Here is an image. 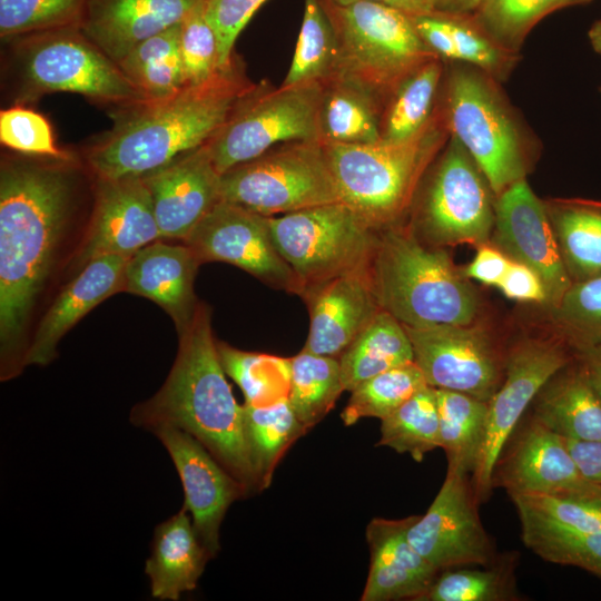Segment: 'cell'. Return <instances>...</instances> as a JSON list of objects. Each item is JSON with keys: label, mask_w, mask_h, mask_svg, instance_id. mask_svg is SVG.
Instances as JSON below:
<instances>
[{"label": "cell", "mask_w": 601, "mask_h": 601, "mask_svg": "<svg viewBox=\"0 0 601 601\" xmlns=\"http://www.w3.org/2000/svg\"><path fill=\"white\" fill-rule=\"evenodd\" d=\"M449 138L437 105L430 125L413 139L324 142L339 200L376 230L400 224Z\"/></svg>", "instance_id": "6"}, {"label": "cell", "mask_w": 601, "mask_h": 601, "mask_svg": "<svg viewBox=\"0 0 601 601\" xmlns=\"http://www.w3.org/2000/svg\"><path fill=\"white\" fill-rule=\"evenodd\" d=\"M511 259L495 246L484 244L477 247L473 260L464 269V276L484 285L497 286L509 269Z\"/></svg>", "instance_id": "52"}, {"label": "cell", "mask_w": 601, "mask_h": 601, "mask_svg": "<svg viewBox=\"0 0 601 601\" xmlns=\"http://www.w3.org/2000/svg\"><path fill=\"white\" fill-rule=\"evenodd\" d=\"M253 89L231 63L167 98L119 107L87 164L98 178L146 177L206 145Z\"/></svg>", "instance_id": "2"}, {"label": "cell", "mask_w": 601, "mask_h": 601, "mask_svg": "<svg viewBox=\"0 0 601 601\" xmlns=\"http://www.w3.org/2000/svg\"><path fill=\"white\" fill-rule=\"evenodd\" d=\"M344 391L338 357L304 349L290 357L288 403L307 431L328 414Z\"/></svg>", "instance_id": "37"}, {"label": "cell", "mask_w": 601, "mask_h": 601, "mask_svg": "<svg viewBox=\"0 0 601 601\" xmlns=\"http://www.w3.org/2000/svg\"><path fill=\"white\" fill-rule=\"evenodd\" d=\"M600 92H601V88H600Z\"/></svg>", "instance_id": "59"}, {"label": "cell", "mask_w": 601, "mask_h": 601, "mask_svg": "<svg viewBox=\"0 0 601 601\" xmlns=\"http://www.w3.org/2000/svg\"><path fill=\"white\" fill-rule=\"evenodd\" d=\"M411 18L422 40L444 62L473 66L501 82L520 60L519 52L500 45L472 13L430 11Z\"/></svg>", "instance_id": "27"}, {"label": "cell", "mask_w": 601, "mask_h": 601, "mask_svg": "<svg viewBox=\"0 0 601 601\" xmlns=\"http://www.w3.org/2000/svg\"><path fill=\"white\" fill-rule=\"evenodd\" d=\"M515 598L513 566L505 561L486 570H443L416 601H506Z\"/></svg>", "instance_id": "45"}, {"label": "cell", "mask_w": 601, "mask_h": 601, "mask_svg": "<svg viewBox=\"0 0 601 601\" xmlns=\"http://www.w3.org/2000/svg\"><path fill=\"white\" fill-rule=\"evenodd\" d=\"M563 439L582 475L601 487V441Z\"/></svg>", "instance_id": "53"}, {"label": "cell", "mask_w": 601, "mask_h": 601, "mask_svg": "<svg viewBox=\"0 0 601 601\" xmlns=\"http://www.w3.org/2000/svg\"><path fill=\"white\" fill-rule=\"evenodd\" d=\"M436 390L440 447L447 471L473 474L482 451L487 420V402L449 390Z\"/></svg>", "instance_id": "34"}, {"label": "cell", "mask_w": 601, "mask_h": 601, "mask_svg": "<svg viewBox=\"0 0 601 601\" xmlns=\"http://www.w3.org/2000/svg\"><path fill=\"white\" fill-rule=\"evenodd\" d=\"M591 0H483L475 20L504 48L519 52L532 28L545 16Z\"/></svg>", "instance_id": "43"}, {"label": "cell", "mask_w": 601, "mask_h": 601, "mask_svg": "<svg viewBox=\"0 0 601 601\" xmlns=\"http://www.w3.org/2000/svg\"><path fill=\"white\" fill-rule=\"evenodd\" d=\"M332 1L339 6H347L354 2H358V1H377V2H384L391 6L397 7L403 10L401 0H332Z\"/></svg>", "instance_id": "58"}, {"label": "cell", "mask_w": 601, "mask_h": 601, "mask_svg": "<svg viewBox=\"0 0 601 601\" xmlns=\"http://www.w3.org/2000/svg\"><path fill=\"white\" fill-rule=\"evenodd\" d=\"M338 37L326 0H305L294 56L282 87L324 83L336 70Z\"/></svg>", "instance_id": "36"}, {"label": "cell", "mask_w": 601, "mask_h": 601, "mask_svg": "<svg viewBox=\"0 0 601 601\" xmlns=\"http://www.w3.org/2000/svg\"><path fill=\"white\" fill-rule=\"evenodd\" d=\"M574 358L559 337L528 338L505 354L503 380L487 402L485 437L471 480L479 504L490 497L494 466L524 412L545 383Z\"/></svg>", "instance_id": "13"}, {"label": "cell", "mask_w": 601, "mask_h": 601, "mask_svg": "<svg viewBox=\"0 0 601 601\" xmlns=\"http://www.w3.org/2000/svg\"><path fill=\"white\" fill-rule=\"evenodd\" d=\"M159 239L161 235L144 177H96L90 220L68 262V274L73 277L96 257H129Z\"/></svg>", "instance_id": "18"}, {"label": "cell", "mask_w": 601, "mask_h": 601, "mask_svg": "<svg viewBox=\"0 0 601 601\" xmlns=\"http://www.w3.org/2000/svg\"><path fill=\"white\" fill-rule=\"evenodd\" d=\"M267 0H206L205 16L218 39L220 69L231 63L235 42L255 12Z\"/></svg>", "instance_id": "50"}, {"label": "cell", "mask_w": 601, "mask_h": 601, "mask_svg": "<svg viewBox=\"0 0 601 601\" xmlns=\"http://www.w3.org/2000/svg\"><path fill=\"white\" fill-rule=\"evenodd\" d=\"M0 141L23 155L71 160L68 152L57 147L48 120L23 106L0 111Z\"/></svg>", "instance_id": "49"}, {"label": "cell", "mask_w": 601, "mask_h": 601, "mask_svg": "<svg viewBox=\"0 0 601 601\" xmlns=\"http://www.w3.org/2000/svg\"><path fill=\"white\" fill-rule=\"evenodd\" d=\"M511 499L519 516L569 532L601 531L600 502L545 495H518Z\"/></svg>", "instance_id": "47"}, {"label": "cell", "mask_w": 601, "mask_h": 601, "mask_svg": "<svg viewBox=\"0 0 601 601\" xmlns=\"http://www.w3.org/2000/svg\"><path fill=\"white\" fill-rule=\"evenodd\" d=\"M552 321L575 358L601 355V275L572 283L552 307Z\"/></svg>", "instance_id": "40"}, {"label": "cell", "mask_w": 601, "mask_h": 601, "mask_svg": "<svg viewBox=\"0 0 601 601\" xmlns=\"http://www.w3.org/2000/svg\"><path fill=\"white\" fill-rule=\"evenodd\" d=\"M403 10L411 13H425L433 11L431 0H401Z\"/></svg>", "instance_id": "56"}, {"label": "cell", "mask_w": 601, "mask_h": 601, "mask_svg": "<svg viewBox=\"0 0 601 601\" xmlns=\"http://www.w3.org/2000/svg\"><path fill=\"white\" fill-rule=\"evenodd\" d=\"M179 33L180 23L142 41L118 62L150 100L167 98L186 87Z\"/></svg>", "instance_id": "38"}, {"label": "cell", "mask_w": 601, "mask_h": 601, "mask_svg": "<svg viewBox=\"0 0 601 601\" xmlns=\"http://www.w3.org/2000/svg\"><path fill=\"white\" fill-rule=\"evenodd\" d=\"M326 2L338 37L333 77L356 81L380 97H388L407 75L439 58L417 33L411 14L397 7L377 1L347 6Z\"/></svg>", "instance_id": "7"}, {"label": "cell", "mask_w": 601, "mask_h": 601, "mask_svg": "<svg viewBox=\"0 0 601 601\" xmlns=\"http://www.w3.org/2000/svg\"><path fill=\"white\" fill-rule=\"evenodd\" d=\"M245 435L257 491L267 489L287 450L307 430L296 417L288 398L265 406L243 404Z\"/></svg>", "instance_id": "35"}, {"label": "cell", "mask_w": 601, "mask_h": 601, "mask_svg": "<svg viewBox=\"0 0 601 601\" xmlns=\"http://www.w3.org/2000/svg\"><path fill=\"white\" fill-rule=\"evenodd\" d=\"M583 362L590 381L601 398V355L578 358Z\"/></svg>", "instance_id": "55"}, {"label": "cell", "mask_w": 601, "mask_h": 601, "mask_svg": "<svg viewBox=\"0 0 601 601\" xmlns=\"http://www.w3.org/2000/svg\"><path fill=\"white\" fill-rule=\"evenodd\" d=\"M16 66L23 98L72 92L127 107L150 100L79 26L24 36Z\"/></svg>", "instance_id": "9"}, {"label": "cell", "mask_w": 601, "mask_h": 601, "mask_svg": "<svg viewBox=\"0 0 601 601\" xmlns=\"http://www.w3.org/2000/svg\"><path fill=\"white\" fill-rule=\"evenodd\" d=\"M496 287L513 300L548 303V293L541 277L529 266L512 259Z\"/></svg>", "instance_id": "51"}, {"label": "cell", "mask_w": 601, "mask_h": 601, "mask_svg": "<svg viewBox=\"0 0 601 601\" xmlns=\"http://www.w3.org/2000/svg\"><path fill=\"white\" fill-rule=\"evenodd\" d=\"M345 391L391 368L414 362L405 327L381 311L338 357Z\"/></svg>", "instance_id": "33"}, {"label": "cell", "mask_w": 601, "mask_h": 601, "mask_svg": "<svg viewBox=\"0 0 601 601\" xmlns=\"http://www.w3.org/2000/svg\"><path fill=\"white\" fill-rule=\"evenodd\" d=\"M184 243L201 264L225 262L270 287L302 294L298 278L276 247L267 216L220 199Z\"/></svg>", "instance_id": "14"}, {"label": "cell", "mask_w": 601, "mask_h": 601, "mask_svg": "<svg viewBox=\"0 0 601 601\" xmlns=\"http://www.w3.org/2000/svg\"><path fill=\"white\" fill-rule=\"evenodd\" d=\"M533 402V417L560 436L601 441V398L582 361L554 374Z\"/></svg>", "instance_id": "29"}, {"label": "cell", "mask_w": 601, "mask_h": 601, "mask_svg": "<svg viewBox=\"0 0 601 601\" xmlns=\"http://www.w3.org/2000/svg\"><path fill=\"white\" fill-rule=\"evenodd\" d=\"M276 247L302 294L342 275L368 269L378 230L342 201L269 217Z\"/></svg>", "instance_id": "10"}, {"label": "cell", "mask_w": 601, "mask_h": 601, "mask_svg": "<svg viewBox=\"0 0 601 601\" xmlns=\"http://www.w3.org/2000/svg\"><path fill=\"white\" fill-rule=\"evenodd\" d=\"M179 50L186 86L204 83L223 70L218 39L206 19L205 3L180 23Z\"/></svg>", "instance_id": "48"}, {"label": "cell", "mask_w": 601, "mask_h": 601, "mask_svg": "<svg viewBox=\"0 0 601 601\" xmlns=\"http://www.w3.org/2000/svg\"><path fill=\"white\" fill-rule=\"evenodd\" d=\"M220 199L267 217L341 201L323 140L283 144L225 171Z\"/></svg>", "instance_id": "11"}, {"label": "cell", "mask_w": 601, "mask_h": 601, "mask_svg": "<svg viewBox=\"0 0 601 601\" xmlns=\"http://www.w3.org/2000/svg\"><path fill=\"white\" fill-rule=\"evenodd\" d=\"M496 197L476 162L454 138L440 151L414 197L410 229L432 247L489 244Z\"/></svg>", "instance_id": "8"}, {"label": "cell", "mask_w": 601, "mask_h": 601, "mask_svg": "<svg viewBox=\"0 0 601 601\" xmlns=\"http://www.w3.org/2000/svg\"><path fill=\"white\" fill-rule=\"evenodd\" d=\"M377 445L407 453L416 462L440 447L436 390L426 385L381 420Z\"/></svg>", "instance_id": "39"}, {"label": "cell", "mask_w": 601, "mask_h": 601, "mask_svg": "<svg viewBox=\"0 0 601 601\" xmlns=\"http://www.w3.org/2000/svg\"><path fill=\"white\" fill-rule=\"evenodd\" d=\"M323 87L313 82L265 92L254 88L206 144L217 171L221 175L283 144L322 140Z\"/></svg>", "instance_id": "12"}, {"label": "cell", "mask_w": 601, "mask_h": 601, "mask_svg": "<svg viewBox=\"0 0 601 601\" xmlns=\"http://www.w3.org/2000/svg\"><path fill=\"white\" fill-rule=\"evenodd\" d=\"M483 0H431L433 11L447 13H465L475 12Z\"/></svg>", "instance_id": "54"}, {"label": "cell", "mask_w": 601, "mask_h": 601, "mask_svg": "<svg viewBox=\"0 0 601 601\" xmlns=\"http://www.w3.org/2000/svg\"><path fill=\"white\" fill-rule=\"evenodd\" d=\"M414 518H374L368 523L370 570L362 601H416L440 573L407 539Z\"/></svg>", "instance_id": "25"}, {"label": "cell", "mask_w": 601, "mask_h": 601, "mask_svg": "<svg viewBox=\"0 0 601 601\" xmlns=\"http://www.w3.org/2000/svg\"><path fill=\"white\" fill-rule=\"evenodd\" d=\"M200 265L185 243L152 242L128 257L122 292L158 304L169 314L179 335L191 325L200 303L194 292Z\"/></svg>", "instance_id": "23"}, {"label": "cell", "mask_w": 601, "mask_h": 601, "mask_svg": "<svg viewBox=\"0 0 601 601\" xmlns=\"http://www.w3.org/2000/svg\"><path fill=\"white\" fill-rule=\"evenodd\" d=\"M492 245L541 277L552 307L572 285L544 200L533 193L526 179L496 197Z\"/></svg>", "instance_id": "19"}, {"label": "cell", "mask_w": 601, "mask_h": 601, "mask_svg": "<svg viewBox=\"0 0 601 601\" xmlns=\"http://www.w3.org/2000/svg\"><path fill=\"white\" fill-rule=\"evenodd\" d=\"M127 259L119 255L96 257L70 278L39 322L24 366L51 363L63 335L98 304L122 292Z\"/></svg>", "instance_id": "26"}, {"label": "cell", "mask_w": 601, "mask_h": 601, "mask_svg": "<svg viewBox=\"0 0 601 601\" xmlns=\"http://www.w3.org/2000/svg\"><path fill=\"white\" fill-rule=\"evenodd\" d=\"M404 327L427 385L490 401L503 380L505 356L484 329L472 324Z\"/></svg>", "instance_id": "15"}, {"label": "cell", "mask_w": 601, "mask_h": 601, "mask_svg": "<svg viewBox=\"0 0 601 601\" xmlns=\"http://www.w3.org/2000/svg\"><path fill=\"white\" fill-rule=\"evenodd\" d=\"M167 450L180 477L185 508L194 529L215 558L220 551L219 531L233 502L246 497L245 486L236 480L191 434L173 426L152 431Z\"/></svg>", "instance_id": "20"}, {"label": "cell", "mask_w": 601, "mask_h": 601, "mask_svg": "<svg viewBox=\"0 0 601 601\" xmlns=\"http://www.w3.org/2000/svg\"><path fill=\"white\" fill-rule=\"evenodd\" d=\"M588 38L592 49L601 55V19L591 26Z\"/></svg>", "instance_id": "57"}, {"label": "cell", "mask_w": 601, "mask_h": 601, "mask_svg": "<svg viewBox=\"0 0 601 601\" xmlns=\"http://www.w3.org/2000/svg\"><path fill=\"white\" fill-rule=\"evenodd\" d=\"M466 477L447 471L426 513L415 515L407 530L412 545L440 572L467 564L489 565L494 558Z\"/></svg>", "instance_id": "17"}, {"label": "cell", "mask_w": 601, "mask_h": 601, "mask_svg": "<svg viewBox=\"0 0 601 601\" xmlns=\"http://www.w3.org/2000/svg\"><path fill=\"white\" fill-rule=\"evenodd\" d=\"M206 0H88L79 28L115 62L179 23Z\"/></svg>", "instance_id": "24"}, {"label": "cell", "mask_w": 601, "mask_h": 601, "mask_svg": "<svg viewBox=\"0 0 601 601\" xmlns=\"http://www.w3.org/2000/svg\"><path fill=\"white\" fill-rule=\"evenodd\" d=\"M444 63L441 58H434L407 75L393 89L382 112V140L406 141L430 125L440 100Z\"/></svg>", "instance_id": "32"}, {"label": "cell", "mask_w": 601, "mask_h": 601, "mask_svg": "<svg viewBox=\"0 0 601 601\" xmlns=\"http://www.w3.org/2000/svg\"><path fill=\"white\" fill-rule=\"evenodd\" d=\"M70 160L6 158L0 169L1 380L24 367L27 328L66 243L76 207Z\"/></svg>", "instance_id": "1"}, {"label": "cell", "mask_w": 601, "mask_h": 601, "mask_svg": "<svg viewBox=\"0 0 601 601\" xmlns=\"http://www.w3.org/2000/svg\"><path fill=\"white\" fill-rule=\"evenodd\" d=\"M187 512L181 508L155 528L151 554L145 566L155 599L176 601L183 592L193 591L213 559Z\"/></svg>", "instance_id": "28"}, {"label": "cell", "mask_w": 601, "mask_h": 601, "mask_svg": "<svg viewBox=\"0 0 601 601\" xmlns=\"http://www.w3.org/2000/svg\"><path fill=\"white\" fill-rule=\"evenodd\" d=\"M447 63L439 100L444 125L476 162L497 197L525 179L538 148L536 139L497 80L470 65Z\"/></svg>", "instance_id": "5"}, {"label": "cell", "mask_w": 601, "mask_h": 601, "mask_svg": "<svg viewBox=\"0 0 601 601\" xmlns=\"http://www.w3.org/2000/svg\"><path fill=\"white\" fill-rule=\"evenodd\" d=\"M221 366L240 387L245 404L265 406L288 398L290 358L245 352L217 342Z\"/></svg>", "instance_id": "41"}, {"label": "cell", "mask_w": 601, "mask_h": 601, "mask_svg": "<svg viewBox=\"0 0 601 601\" xmlns=\"http://www.w3.org/2000/svg\"><path fill=\"white\" fill-rule=\"evenodd\" d=\"M88 0H0L2 39L79 26Z\"/></svg>", "instance_id": "46"}, {"label": "cell", "mask_w": 601, "mask_h": 601, "mask_svg": "<svg viewBox=\"0 0 601 601\" xmlns=\"http://www.w3.org/2000/svg\"><path fill=\"white\" fill-rule=\"evenodd\" d=\"M129 420L154 431L173 426L194 435L247 490L257 492L245 435L243 405L235 400L211 331L210 309L199 303L179 334L174 365L159 391L132 407Z\"/></svg>", "instance_id": "3"}, {"label": "cell", "mask_w": 601, "mask_h": 601, "mask_svg": "<svg viewBox=\"0 0 601 601\" xmlns=\"http://www.w3.org/2000/svg\"><path fill=\"white\" fill-rule=\"evenodd\" d=\"M558 247L572 283L601 275V200H544Z\"/></svg>", "instance_id": "30"}, {"label": "cell", "mask_w": 601, "mask_h": 601, "mask_svg": "<svg viewBox=\"0 0 601 601\" xmlns=\"http://www.w3.org/2000/svg\"><path fill=\"white\" fill-rule=\"evenodd\" d=\"M519 518L524 544L540 558L584 569L601 579V531L569 532Z\"/></svg>", "instance_id": "44"}, {"label": "cell", "mask_w": 601, "mask_h": 601, "mask_svg": "<svg viewBox=\"0 0 601 601\" xmlns=\"http://www.w3.org/2000/svg\"><path fill=\"white\" fill-rule=\"evenodd\" d=\"M161 239L185 240L220 200V174L207 145L144 177Z\"/></svg>", "instance_id": "21"}, {"label": "cell", "mask_w": 601, "mask_h": 601, "mask_svg": "<svg viewBox=\"0 0 601 601\" xmlns=\"http://www.w3.org/2000/svg\"><path fill=\"white\" fill-rule=\"evenodd\" d=\"M492 486L503 487L511 497L545 495L601 503V487L582 475L564 439L533 416L504 446Z\"/></svg>", "instance_id": "16"}, {"label": "cell", "mask_w": 601, "mask_h": 601, "mask_svg": "<svg viewBox=\"0 0 601 601\" xmlns=\"http://www.w3.org/2000/svg\"><path fill=\"white\" fill-rule=\"evenodd\" d=\"M370 273L381 308L404 326L470 325L477 315L466 277L446 252L421 242L408 226L378 230Z\"/></svg>", "instance_id": "4"}, {"label": "cell", "mask_w": 601, "mask_h": 601, "mask_svg": "<svg viewBox=\"0 0 601 601\" xmlns=\"http://www.w3.org/2000/svg\"><path fill=\"white\" fill-rule=\"evenodd\" d=\"M381 97L367 87L339 77L324 82L319 129L324 142L372 144L382 139Z\"/></svg>", "instance_id": "31"}, {"label": "cell", "mask_w": 601, "mask_h": 601, "mask_svg": "<svg viewBox=\"0 0 601 601\" xmlns=\"http://www.w3.org/2000/svg\"><path fill=\"white\" fill-rule=\"evenodd\" d=\"M426 385L415 362L391 368L357 385L341 418L346 426L364 417L383 420Z\"/></svg>", "instance_id": "42"}, {"label": "cell", "mask_w": 601, "mask_h": 601, "mask_svg": "<svg viewBox=\"0 0 601 601\" xmlns=\"http://www.w3.org/2000/svg\"><path fill=\"white\" fill-rule=\"evenodd\" d=\"M309 312L304 351L339 357L382 311L370 268L338 276L300 296Z\"/></svg>", "instance_id": "22"}]
</instances>
